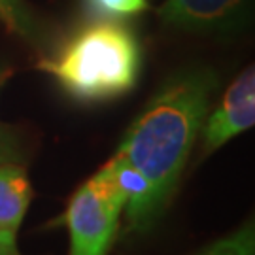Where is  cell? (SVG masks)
<instances>
[{
    "mask_svg": "<svg viewBox=\"0 0 255 255\" xmlns=\"http://www.w3.org/2000/svg\"><path fill=\"white\" fill-rule=\"evenodd\" d=\"M218 83V76L210 68L172 76L119 144L116 155L144 178L157 218L180 182Z\"/></svg>",
    "mask_w": 255,
    "mask_h": 255,
    "instance_id": "cell-1",
    "label": "cell"
},
{
    "mask_svg": "<svg viewBox=\"0 0 255 255\" xmlns=\"http://www.w3.org/2000/svg\"><path fill=\"white\" fill-rule=\"evenodd\" d=\"M140 46L125 27L99 23L85 28L42 70L53 76L74 99L85 102L116 99L134 87L140 74Z\"/></svg>",
    "mask_w": 255,
    "mask_h": 255,
    "instance_id": "cell-2",
    "label": "cell"
},
{
    "mask_svg": "<svg viewBox=\"0 0 255 255\" xmlns=\"http://www.w3.org/2000/svg\"><path fill=\"white\" fill-rule=\"evenodd\" d=\"M123 191L112 161L72 195L66 210L70 255H108L125 210Z\"/></svg>",
    "mask_w": 255,
    "mask_h": 255,
    "instance_id": "cell-3",
    "label": "cell"
},
{
    "mask_svg": "<svg viewBox=\"0 0 255 255\" xmlns=\"http://www.w3.org/2000/svg\"><path fill=\"white\" fill-rule=\"evenodd\" d=\"M255 123V74L254 66L231 83L216 112L206 119L202 128L204 155L216 151L229 140L238 136Z\"/></svg>",
    "mask_w": 255,
    "mask_h": 255,
    "instance_id": "cell-4",
    "label": "cell"
},
{
    "mask_svg": "<svg viewBox=\"0 0 255 255\" xmlns=\"http://www.w3.org/2000/svg\"><path fill=\"white\" fill-rule=\"evenodd\" d=\"M32 201L25 168L17 163L0 164V238L17 248V231Z\"/></svg>",
    "mask_w": 255,
    "mask_h": 255,
    "instance_id": "cell-5",
    "label": "cell"
},
{
    "mask_svg": "<svg viewBox=\"0 0 255 255\" xmlns=\"http://www.w3.org/2000/svg\"><path fill=\"white\" fill-rule=\"evenodd\" d=\"M246 0H166L159 15L170 25L187 28H214L237 15Z\"/></svg>",
    "mask_w": 255,
    "mask_h": 255,
    "instance_id": "cell-6",
    "label": "cell"
},
{
    "mask_svg": "<svg viewBox=\"0 0 255 255\" xmlns=\"http://www.w3.org/2000/svg\"><path fill=\"white\" fill-rule=\"evenodd\" d=\"M0 21L9 32L30 44H40L44 36L38 21L23 0H0Z\"/></svg>",
    "mask_w": 255,
    "mask_h": 255,
    "instance_id": "cell-7",
    "label": "cell"
},
{
    "mask_svg": "<svg viewBox=\"0 0 255 255\" xmlns=\"http://www.w3.org/2000/svg\"><path fill=\"white\" fill-rule=\"evenodd\" d=\"M197 255H255L254 223L248 221L238 231L219 238L218 242L201 250Z\"/></svg>",
    "mask_w": 255,
    "mask_h": 255,
    "instance_id": "cell-8",
    "label": "cell"
},
{
    "mask_svg": "<svg viewBox=\"0 0 255 255\" xmlns=\"http://www.w3.org/2000/svg\"><path fill=\"white\" fill-rule=\"evenodd\" d=\"M93 4L110 15H134L147 9V0H93Z\"/></svg>",
    "mask_w": 255,
    "mask_h": 255,
    "instance_id": "cell-9",
    "label": "cell"
},
{
    "mask_svg": "<svg viewBox=\"0 0 255 255\" xmlns=\"http://www.w3.org/2000/svg\"><path fill=\"white\" fill-rule=\"evenodd\" d=\"M21 159V142L19 136L6 127H0V164L17 163Z\"/></svg>",
    "mask_w": 255,
    "mask_h": 255,
    "instance_id": "cell-10",
    "label": "cell"
},
{
    "mask_svg": "<svg viewBox=\"0 0 255 255\" xmlns=\"http://www.w3.org/2000/svg\"><path fill=\"white\" fill-rule=\"evenodd\" d=\"M0 255H19V252H17V248L8 246V244L0 238Z\"/></svg>",
    "mask_w": 255,
    "mask_h": 255,
    "instance_id": "cell-11",
    "label": "cell"
},
{
    "mask_svg": "<svg viewBox=\"0 0 255 255\" xmlns=\"http://www.w3.org/2000/svg\"><path fill=\"white\" fill-rule=\"evenodd\" d=\"M4 78H6V72H4V70H0V85H2V82H4Z\"/></svg>",
    "mask_w": 255,
    "mask_h": 255,
    "instance_id": "cell-12",
    "label": "cell"
}]
</instances>
